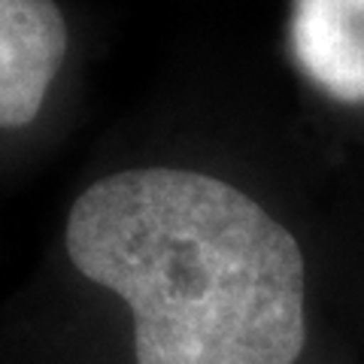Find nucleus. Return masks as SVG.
<instances>
[{"instance_id":"nucleus-1","label":"nucleus","mask_w":364,"mask_h":364,"mask_svg":"<svg viewBox=\"0 0 364 364\" xmlns=\"http://www.w3.org/2000/svg\"><path fill=\"white\" fill-rule=\"evenodd\" d=\"M67 255L131 306L136 364H294L306 270L289 228L240 188L170 167L97 179Z\"/></svg>"},{"instance_id":"nucleus-2","label":"nucleus","mask_w":364,"mask_h":364,"mask_svg":"<svg viewBox=\"0 0 364 364\" xmlns=\"http://www.w3.org/2000/svg\"><path fill=\"white\" fill-rule=\"evenodd\" d=\"M67 52V25L52 0H0V128L37 119Z\"/></svg>"},{"instance_id":"nucleus-3","label":"nucleus","mask_w":364,"mask_h":364,"mask_svg":"<svg viewBox=\"0 0 364 364\" xmlns=\"http://www.w3.org/2000/svg\"><path fill=\"white\" fill-rule=\"evenodd\" d=\"M291 52L325 95L364 104V0H294Z\"/></svg>"}]
</instances>
